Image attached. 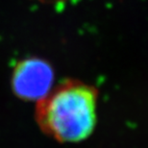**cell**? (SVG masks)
Instances as JSON below:
<instances>
[{
    "label": "cell",
    "instance_id": "6da1fadb",
    "mask_svg": "<svg viewBox=\"0 0 148 148\" xmlns=\"http://www.w3.org/2000/svg\"><path fill=\"white\" fill-rule=\"evenodd\" d=\"M96 93L90 86L69 82L40 100L38 118L47 134L61 141H79L95 123Z\"/></svg>",
    "mask_w": 148,
    "mask_h": 148
},
{
    "label": "cell",
    "instance_id": "7a4b0ae2",
    "mask_svg": "<svg viewBox=\"0 0 148 148\" xmlns=\"http://www.w3.org/2000/svg\"><path fill=\"white\" fill-rule=\"evenodd\" d=\"M53 82L52 69L45 62L31 59L20 63L13 76L16 93L27 100H41L49 93Z\"/></svg>",
    "mask_w": 148,
    "mask_h": 148
}]
</instances>
